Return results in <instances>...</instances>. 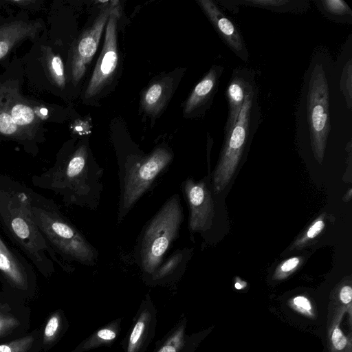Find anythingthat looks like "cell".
Here are the masks:
<instances>
[{
	"label": "cell",
	"instance_id": "ba28073f",
	"mask_svg": "<svg viewBox=\"0 0 352 352\" xmlns=\"http://www.w3.org/2000/svg\"><path fill=\"white\" fill-rule=\"evenodd\" d=\"M116 1H111V12L106 26L103 48L89 80L86 96L96 95L112 78L118 63L117 21L120 10Z\"/></svg>",
	"mask_w": 352,
	"mask_h": 352
},
{
	"label": "cell",
	"instance_id": "4316f807",
	"mask_svg": "<svg viewBox=\"0 0 352 352\" xmlns=\"http://www.w3.org/2000/svg\"><path fill=\"white\" fill-rule=\"evenodd\" d=\"M289 305L296 311L307 317H315L314 307L309 299L304 296H297L289 301Z\"/></svg>",
	"mask_w": 352,
	"mask_h": 352
},
{
	"label": "cell",
	"instance_id": "9a60e30c",
	"mask_svg": "<svg viewBox=\"0 0 352 352\" xmlns=\"http://www.w3.org/2000/svg\"><path fill=\"white\" fill-rule=\"evenodd\" d=\"M219 3L228 9L234 8L236 11V6H239L260 8L277 12L296 13H302L309 8V2L305 0H230L221 1Z\"/></svg>",
	"mask_w": 352,
	"mask_h": 352
},
{
	"label": "cell",
	"instance_id": "5bb4252c",
	"mask_svg": "<svg viewBox=\"0 0 352 352\" xmlns=\"http://www.w3.org/2000/svg\"><path fill=\"white\" fill-rule=\"evenodd\" d=\"M222 65H212L208 73L197 84L187 99L184 112L186 115L202 113L212 104L223 72Z\"/></svg>",
	"mask_w": 352,
	"mask_h": 352
},
{
	"label": "cell",
	"instance_id": "f1b7e54d",
	"mask_svg": "<svg viewBox=\"0 0 352 352\" xmlns=\"http://www.w3.org/2000/svg\"><path fill=\"white\" fill-rule=\"evenodd\" d=\"M339 301L341 307H344L351 318V300H352V288L350 285H344L341 287L338 294Z\"/></svg>",
	"mask_w": 352,
	"mask_h": 352
},
{
	"label": "cell",
	"instance_id": "d4e9b609",
	"mask_svg": "<svg viewBox=\"0 0 352 352\" xmlns=\"http://www.w3.org/2000/svg\"><path fill=\"white\" fill-rule=\"evenodd\" d=\"M352 65L349 60L345 65L341 76L340 89L346 99L347 106L351 108L352 104Z\"/></svg>",
	"mask_w": 352,
	"mask_h": 352
},
{
	"label": "cell",
	"instance_id": "d590c367",
	"mask_svg": "<svg viewBox=\"0 0 352 352\" xmlns=\"http://www.w3.org/2000/svg\"><path fill=\"white\" fill-rule=\"evenodd\" d=\"M40 111L44 116L47 114V110L46 109H41Z\"/></svg>",
	"mask_w": 352,
	"mask_h": 352
},
{
	"label": "cell",
	"instance_id": "6da1fadb",
	"mask_svg": "<svg viewBox=\"0 0 352 352\" xmlns=\"http://www.w3.org/2000/svg\"><path fill=\"white\" fill-rule=\"evenodd\" d=\"M102 172L89 162L87 148L80 146L63 166L39 177L44 186L65 196L69 203L96 206L102 187Z\"/></svg>",
	"mask_w": 352,
	"mask_h": 352
},
{
	"label": "cell",
	"instance_id": "8992f818",
	"mask_svg": "<svg viewBox=\"0 0 352 352\" xmlns=\"http://www.w3.org/2000/svg\"><path fill=\"white\" fill-rule=\"evenodd\" d=\"M34 221L50 243L61 255L80 263H96L98 252L81 233L58 212L32 205Z\"/></svg>",
	"mask_w": 352,
	"mask_h": 352
},
{
	"label": "cell",
	"instance_id": "83f0119b",
	"mask_svg": "<svg viewBox=\"0 0 352 352\" xmlns=\"http://www.w3.org/2000/svg\"><path fill=\"white\" fill-rule=\"evenodd\" d=\"M19 324L17 318L0 311V337L13 330Z\"/></svg>",
	"mask_w": 352,
	"mask_h": 352
},
{
	"label": "cell",
	"instance_id": "f546056e",
	"mask_svg": "<svg viewBox=\"0 0 352 352\" xmlns=\"http://www.w3.org/2000/svg\"><path fill=\"white\" fill-rule=\"evenodd\" d=\"M17 129L16 124L10 115L6 113L0 114V132L3 134L10 135Z\"/></svg>",
	"mask_w": 352,
	"mask_h": 352
},
{
	"label": "cell",
	"instance_id": "1f68e13d",
	"mask_svg": "<svg viewBox=\"0 0 352 352\" xmlns=\"http://www.w3.org/2000/svg\"><path fill=\"white\" fill-rule=\"evenodd\" d=\"M324 223L322 220L316 221L308 230L307 236L308 238L312 239L317 236L323 229Z\"/></svg>",
	"mask_w": 352,
	"mask_h": 352
},
{
	"label": "cell",
	"instance_id": "5b68a950",
	"mask_svg": "<svg viewBox=\"0 0 352 352\" xmlns=\"http://www.w3.org/2000/svg\"><path fill=\"white\" fill-rule=\"evenodd\" d=\"M182 221L179 197L172 196L148 224L140 249L143 270L153 274L160 265L164 254L177 236Z\"/></svg>",
	"mask_w": 352,
	"mask_h": 352
},
{
	"label": "cell",
	"instance_id": "ffe728a7",
	"mask_svg": "<svg viewBox=\"0 0 352 352\" xmlns=\"http://www.w3.org/2000/svg\"><path fill=\"white\" fill-rule=\"evenodd\" d=\"M316 6L324 16L338 23H352V10L342 0H317Z\"/></svg>",
	"mask_w": 352,
	"mask_h": 352
},
{
	"label": "cell",
	"instance_id": "e575fe53",
	"mask_svg": "<svg viewBox=\"0 0 352 352\" xmlns=\"http://www.w3.org/2000/svg\"><path fill=\"white\" fill-rule=\"evenodd\" d=\"M234 287L237 289H241L243 288L244 285H243V284H241V283L236 282Z\"/></svg>",
	"mask_w": 352,
	"mask_h": 352
},
{
	"label": "cell",
	"instance_id": "7c38bea8",
	"mask_svg": "<svg viewBox=\"0 0 352 352\" xmlns=\"http://www.w3.org/2000/svg\"><path fill=\"white\" fill-rule=\"evenodd\" d=\"M255 85V72L253 70L239 67L233 70L226 91L228 113L224 126V134L235 124L245 97Z\"/></svg>",
	"mask_w": 352,
	"mask_h": 352
},
{
	"label": "cell",
	"instance_id": "d6986e66",
	"mask_svg": "<svg viewBox=\"0 0 352 352\" xmlns=\"http://www.w3.org/2000/svg\"><path fill=\"white\" fill-rule=\"evenodd\" d=\"M170 90L171 82L168 80H162L151 85L142 100L144 110L151 114H157L168 99Z\"/></svg>",
	"mask_w": 352,
	"mask_h": 352
},
{
	"label": "cell",
	"instance_id": "7a4b0ae2",
	"mask_svg": "<svg viewBox=\"0 0 352 352\" xmlns=\"http://www.w3.org/2000/svg\"><path fill=\"white\" fill-rule=\"evenodd\" d=\"M0 220L38 267L49 264L46 240L37 226L32 199L25 192L0 190Z\"/></svg>",
	"mask_w": 352,
	"mask_h": 352
},
{
	"label": "cell",
	"instance_id": "7402d4cb",
	"mask_svg": "<svg viewBox=\"0 0 352 352\" xmlns=\"http://www.w3.org/2000/svg\"><path fill=\"white\" fill-rule=\"evenodd\" d=\"M183 256L184 255L182 252L178 251L174 253L165 263L161 266H159L155 272L151 274L153 278L154 279H161L172 274L182 263Z\"/></svg>",
	"mask_w": 352,
	"mask_h": 352
},
{
	"label": "cell",
	"instance_id": "8fae6325",
	"mask_svg": "<svg viewBox=\"0 0 352 352\" xmlns=\"http://www.w3.org/2000/svg\"><path fill=\"white\" fill-rule=\"evenodd\" d=\"M110 12L111 6L102 9L93 25L85 31L78 43L73 65L74 78L76 81L82 77L87 65L97 51Z\"/></svg>",
	"mask_w": 352,
	"mask_h": 352
},
{
	"label": "cell",
	"instance_id": "484cf974",
	"mask_svg": "<svg viewBox=\"0 0 352 352\" xmlns=\"http://www.w3.org/2000/svg\"><path fill=\"white\" fill-rule=\"evenodd\" d=\"M11 117L16 125H25L34 120V113L30 107L19 104L12 107Z\"/></svg>",
	"mask_w": 352,
	"mask_h": 352
},
{
	"label": "cell",
	"instance_id": "603a6c76",
	"mask_svg": "<svg viewBox=\"0 0 352 352\" xmlns=\"http://www.w3.org/2000/svg\"><path fill=\"white\" fill-rule=\"evenodd\" d=\"M61 325V314L59 312L52 314L47 320L43 331V342L45 344H50L55 340L60 331Z\"/></svg>",
	"mask_w": 352,
	"mask_h": 352
},
{
	"label": "cell",
	"instance_id": "52a82bcc",
	"mask_svg": "<svg viewBox=\"0 0 352 352\" xmlns=\"http://www.w3.org/2000/svg\"><path fill=\"white\" fill-rule=\"evenodd\" d=\"M172 159V153L160 147L126 168L120 201L119 221L124 217Z\"/></svg>",
	"mask_w": 352,
	"mask_h": 352
},
{
	"label": "cell",
	"instance_id": "44dd1931",
	"mask_svg": "<svg viewBox=\"0 0 352 352\" xmlns=\"http://www.w3.org/2000/svg\"><path fill=\"white\" fill-rule=\"evenodd\" d=\"M185 323L176 325L154 352H183L186 345Z\"/></svg>",
	"mask_w": 352,
	"mask_h": 352
},
{
	"label": "cell",
	"instance_id": "ac0fdd59",
	"mask_svg": "<svg viewBox=\"0 0 352 352\" xmlns=\"http://www.w3.org/2000/svg\"><path fill=\"white\" fill-rule=\"evenodd\" d=\"M120 331V320H116L98 330L78 344L72 352H84L113 343Z\"/></svg>",
	"mask_w": 352,
	"mask_h": 352
},
{
	"label": "cell",
	"instance_id": "d6a6232c",
	"mask_svg": "<svg viewBox=\"0 0 352 352\" xmlns=\"http://www.w3.org/2000/svg\"><path fill=\"white\" fill-rule=\"evenodd\" d=\"M299 263V259L294 257L286 261L280 267L281 272L283 274L293 270Z\"/></svg>",
	"mask_w": 352,
	"mask_h": 352
},
{
	"label": "cell",
	"instance_id": "2e32d148",
	"mask_svg": "<svg viewBox=\"0 0 352 352\" xmlns=\"http://www.w3.org/2000/svg\"><path fill=\"white\" fill-rule=\"evenodd\" d=\"M0 271L15 287L26 289L28 282L25 272L1 237Z\"/></svg>",
	"mask_w": 352,
	"mask_h": 352
},
{
	"label": "cell",
	"instance_id": "e0dca14e",
	"mask_svg": "<svg viewBox=\"0 0 352 352\" xmlns=\"http://www.w3.org/2000/svg\"><path fill=\"white\" fill-rule=\"evenodd\" d=\"M346 310L338 305L328 324V347L329 352H352L351 337L344 333L340 324Z\"/></svg>",
	"mask_w": 352,
	"mask_h": 352
},
{
	"label": "cell",
	"instance_id": "277c9868",
	"mask_svg": "<svg viewBox=\"0 0 352 352\" xmlns=\"http://www.w3.org/2000/svg\"><path fill=\"white\" fill-rule=\"evenodd\" d=\"M299 111L306 117L313 152L321 162L330 131L329 87L327 73L315 57L305 76Z\"/></svg>",
	"mask_w": 352,
	"mask_h": 352
},
{
	"label": "cell",
	"instance_id": "836d02e7",
	"mask_svg": "<svg viewBox=\"0 0 352 352\" xmlns=\"http://www.w3.org/2000/svg\"><path fill=\"white\" fill-rule=\"evenodd\" d=\"M9 50L8 44L3 41H0V58L3 57Z\"/></svg>",
	"mask_w": 352,
	"mask_h": 352
},
{
	"label": "cell",
	"instance_id": "4dcf8cb0",
	"mask_svg": "<svg viewBox=\"0 0 352 352\" xmlns=\"http://www.w3.org/2000/svg\"><path fill=\"white\" fill-rule=\"evenodd\" d=\"M52 68L54 74L60 85H63L64 78V66L61 58L58 56H54L52 60Z\"/></svg>",
	"mask_w": 352,
	"mask_h": 352
},
{
	"label": "cell",
	"instance_id": "30bf717a",
	"mask_svg": "<svg viewBox=\"0 0 352 352\" xmlns=\"http://www.w3.org/2000/svg\"><path fill=\"white\" fill-rule=\"evenodd\" d=\"M190 214L189 228L191 231L204 230L210 226L214 214L213 201L205 183L187 179L183 184Z\"/></svg>",
	"mask_w": 352,
	"mask_h": 352
},
{
	"label": "cell",
	"instance_id": "3957f363",
	"mask_svg": "<svg viewBox=\"0 0 352 352\" xmlns=\"http://www.w3.org/2000/svg\"><path fill=\"white\" fill-rule=\"evenodd\" d=\"M261 116L258 88L256 84L246 94L235 124L224 134L222 150L213 177L217 193L224 189L234 173L258 128Z\"/></svg>",
	"mask_w": 352,
	"mask_h": 352
},
{
	"label": "cell",
	"instance_id": "cb8c5ba5",
	"mask_svg": "<svg viewBox=\"0 0 352 352\" xmlns=\"http://www.w3.org/2000/svg\"><path fill=\"white\" fill-rule=\"evenodd\" d=\"M34 341V336H26L0 344V352H28L32 347Z\"/></svg>",
	"mask_w": 352,
	"mask_h": 352
},
{
	"label": "cell",
	"instance_id": "4fadbf2b",
	"mask_svg": "<svg viewBox=\"0 0 352 352\" xmlns=\"http://www.w3.org/2000/svg\"><path fill=\"white\" fill-rule=\"evenodd\" d=\"M156 324L157 313L154 305L151 301L144 302L134 318L124 352H145L154 337Z\"/></svg>",
	"mask_w": 352,
	"mask_h": 352
},
{
	"label": "cell",
	"instance_id": "9c48e42d",
	"mask_svg": "<svg viewBox=\"0 0 352 352\" xmlns=\"http://www.w3.org/2000/svg\"><path fill=\"white\" fill-rule=\"evenodd\" d=\"M199 5L223 43L241 60L247 62L249 52L237 25L211 0H199Z\"/></svg>",
	"mask_w": 352,
	"mask_h": 352
}]
</instances>
